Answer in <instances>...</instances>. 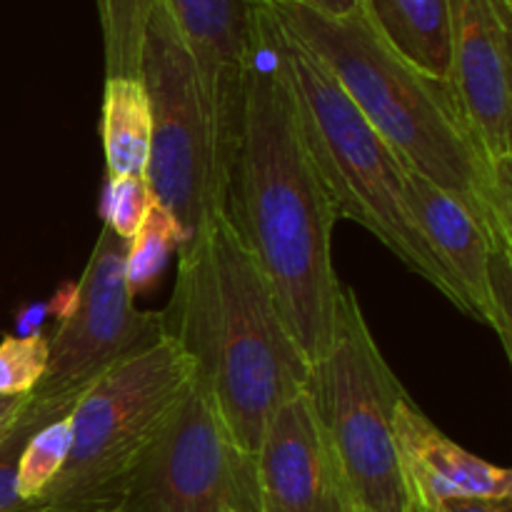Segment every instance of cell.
Here are the masks:
<instances>
[{"label": "cell", "mask_w": 512, "mask_h": 512, "mask_svg": "<svg viewBox=\"0 0 512 512\" xmlns=\"http://www.w3.org/2000/svg\"><path fill=\"white\" fill-rule=\"evenodd\" d=\"M223 218L263 273L308 363H318L333 343L343 298L333 265L340 218L305 143L278 18L263 3H253L248 80L225 170Z\"/></svg>", "instance_id": "obj_1"}, {"label": "cell", "mask_w": 512, "mask_h": 512, "mask_svg": "<svg viewBox=\"0 0 512 512\" xmlns=\"http://www.w3.org/2000/svg\"><path fill=\"white\" fill-rule=\"evenodd\" d=\"M140 80L150 100L143 180L155 203L180 225L185 248L223 215L225 168L193 58L165 0H155L145 23Z\"/></svg>", "instance_id": "obj_7"}, {"label": "cell", "mask_w": 512, "mask_h": 512, "mask_svg": "<svg viewBox=\"0 0 512 512\" xmlns=\"http://www.w3.org/2000/svg\"><path fill=\"white\" fill-rule=\"evenodd\" d=\"M270 8L335 75L405 168L463 200L493 250H512L510 163L485 153L450 85L405 63L375 33L363 8L348 18H328L298 3Z\"/></svg>", "instance_id": "obj_3"}, {"label": "cell", "mask_w": 512, "mask_h": 512, "mask_svg": "<svg viewBox=\"0 0 512 512\" xmlns=\"http://www.w3.org/2000/svg\"><path fill=\"white\" fill-rule=\"evenodd\" d=\"M70 443H73L70 413L50 420L30 435L18 463V495L25 503H33L48 488L50 480L63 470Z\"/></svg>", "instance_id": "obj_19"}, {"label": "cell", "mask_w": 512, "mask_h": 512, "mask_svg": "<svg viewBox=\"0 0 512 512\" xmlns=\"http://www.w3.org/2000/svg\"><path fill=\"white\" fill-rule=\"evenodd\" d=\"M5 403H8V400H0V413H3V408H5Z\"/></svg>", "instance_id": "obj_25"}, {"label": "cell", "mask_w": 512, "mask_h": 512, "mask_svg": "<svg viewBox=\"0 0 512 512\" xmlns=\"http://www.w3.org/2000/svg\"><path fill=\"white\" fill-rule=\"evenodd\" d=\"M48 338L40 333L0 340V400L30 395L48 368Z\"/></svg>", "instance_id": "obj_20"}, {"label": "cell", "mask_w": 512, "mask_h": 512, "mask_svg": "<svg viewBox=\"0 0 512 512\" xmlns=\"http://www.w3.org/2000/svg\"><path fill=\"white\" fill-rule=\"evenodd\" d=\"M128 240L100 230L83 278L48 340V368L33 390L40 403L73 408L108 370L165 338L160 313L135 308L125 278Z\"/></svg>", "instance_id": "obj_9"}, {"label": "cell", "mask_w": 512, "mask_h": 512, "mask_svg": "<svg viewBox=\"0 0 512 512\" xmlns=\"http://www.w3.org/2000/svg\"><path fill=\"white\" fill-rule=\"evenodd\" d=\"M450 78L460 113L495 163L512 160L510 30L503 0H448Z\"/></svg>", "instance_id": "obj_10"}, {"label": "cell", "mask_w": 512, "mask_h": 512, "mask_svg": "<svg viewBox=\"0 0 512 512\" xmlns=\"http://www.w3.org/2000/svg\"><path fill=\"white\" fill-rule=\"evenodd\" d=\"M100 138L108 178H143L150 150V100L143 80L105 78Z\"/></svg>", "instance_id": "obj_16"}, {"label": "cell", "mask_w": 512, "mask_h": 512, "mask_svg": "<svg viewBox=\"0 0 512 512\" xmlns=\"http://www.w3.org/2000/svg\"><path fill=\"white\" fill-rule=\"evenodd\" d=\"M408 208L425 243L458 285L470 318L493 328L488 288L493 245L468 205L420 175L408 173Z\"/></svg>", "instance_id": "obj_14"}, {"label": "cell", "mask_w": 512, "mask_h": 512, "mask_svg": "<svg viewBox=\"0 0 512 512\" xmlns=\"http://www.w3.org/2000/svg\"><path fill=\"white\" fill-rule=\"evenodd\" d=\"M385 45L428 78H450L448 0H360Z\"/></svg>", "instance_id": "obj_15"}, {"label": "cell", "mask_w": 512, "mask_h": 512, "mask_svg": "<svg viewBox=\"0 0 512 512\" xmlns=\"http://www.w3.org/2000/svg\"><path fill=\"white\" fill-rule=\"evenodd\" d=\"M150 205H153V195L143 178H135V175L108 178L103 200V228H108L118 238L130 240L143 225Z\"/></svg>", "instance_id": "obj_21"}, {"label": "cell", "mask_w": 512, "mask_h": 512, "mask_svg": "<svg viewBox=\"0 0 512 512\" xmlns=\"http://www.w3.org/2000/svg\"><path fill=\"white\" fill-rule=\"evenodd\" d=\"M255 468L260 512H358L308 390L270 415Z\"/></svg>", "instance_id": "obj_11"}, {"label": "cell", "mask_w": 512, "mask_h": 512, "mask_svg": "<svg viewBox=\"0 0 512 512\" xmlns=\"http://www.w3.org/2000/svg\"><path fill=\"white\" fill-rule=\"evenodd\" d=\"M170 18L193 58L200 90L213 120L220 160L228 170L230 150L243 110L250 65L248 0H165Z\"/></svg>", "instance_id": "obj_12"}, {"label": "cell", "mask_w": 512, "mask_h": 512, "mask_svg": "<svg viewBox=\"0 0 512 512\" xmlns=\"http://www.w3.org/2000/svg\"><path fill=\"white\" fill-rule=\"evenodd\" d=\"M273 3H298L328 18H348L360 10V0H273Z\"/></svg>", "instance_id": "obj_23"}, {"label": "cell", "mask_w": 512, "mask_h": 512, "mask_svg": "<svg viewBox=\"0 0 512 512\" xmlns=\"http://www.w3.org/2000/svg\"><path fill=\"white\" fill-rule=\"evenodd\" d=\"M190 383V363L170 338L95 380L70 410L68 460L30 512L118 510L135 465Z\"/></svg>", "instance_id": "obj_5"}, {"label": "cell", "mask_w": 512, "mask_h": 512, "mask_svg": "<svg viewBox=\"0 0 512 512\" xmlns=\"http://www.w3.org/2000/svg\"><path fill=\"white\" fill-rule=\"evenodd\" d=\"M178 255L173 298L160 310L163 333L233 443L255 455L270 415L308 390L310 363L223 215Z\"/></svg>", "instance_id": "obj_2"}, {"label": "cell", "mask_w": 512, "mask_h": 512, "mask_svg": "<svg viewBox=\"0 0 512 512\" xmlns=\"http://www.w3.org/2000/svg\"><path fill=\"white\" fill-rule=\"evenodd\" d=\"M110 512H118V510H110Z\"/></svg>", "instance_id": "obj_27"}, {"label": "cell", "mask_w": 512, "mask_h": 512, "mask_svg": "<svg viewBox=\"0 0 512 512\" xmlns=\"http://www.w3.org/2000/svg\"><path fill=\"white\" fill-rule=\"evenodd\" d=\"M70 410L40 403L33 393L5 403L0 413V512H30V503L18 495L20 453L35 430Z\"/></svg>", "instance_id": "obj_17"}, {"label": "cell", "mask_w": 512, "mask_h": 512, "mask_svg": "<svg viewBox=\"0 0 512 512\" xmlns=\"http://www.w3.org/2000/svg\"><path fill=\"white\" fill-rule=\"evenodd\" d=\"M308 395L358 512H410L393 435L395 408L408 393L380 353L353 288H343L333 343L310 365Z\"/></svg>", "instance_id": "obj_6"}, {"label": "cell", "mask_w": 512, "mask_h": 512, "mask_svg": "<svg viewBox=\"0 0 512 512\" xmlns=\"http://www.w3.org/2000/svg\"><path fill=\"white\" fill-rule=\"evenodd\" d=\"M410 512H512L508 498H445L433 503H410Z\"/></svg>", "instance_id": "obj_22"}, {"label": "cell", "mask_w": 512, "mask_h": 512, "mask_svg": "<svg viewBox=\"0 0 512 512\" xmlns=\"http://www.w3.org/2000/svg\"><path fill=\"white\" fill-rule=\"evenodd\" d=\"M395 448L410 503L445 498H508L512 473L448 438L428 415L405 395L395 408Z\"/></svg>", "instance_id": "obj_13"}, {"label": "cell", "mask_w": 512, "mask_h": 512, "mask_svg": "<svg viewBox=\"0 0 512 512\" xmlns=\"http://www.w3.org/2000/svg\"><path fill=\"white\" fill-rule=\"evenodd\" d=\"M278 40L305 143L338 218L353 220L373 233L413 273L468 313L458 285L425 243L410 213V170L355 108L318 55L305 48L280 18Z\"/></svg>", "instance_id": "obj_4"}, {"label": "cell", "mask_w": 512, "mask_h": 512, "mask_svg": "<svg viewBox=\"0 0 512 512\" xmlns=\"http://www.w3.org/2000/svg\"><path fill=\"white\" fill-rule=\"evenodd\" d=\"M248 3H263V5H270L273 0H248Z\"/></svg>", "instance_id": "obj_24"}, {"label": "cell", "mask_w": 512, "mask_h": 512, "mask_svg": "<svg viewBox=\"0 0 512 512\" xmlns=\"http://www.w3.org/2000/svg\"><path fill=\"white\" fill-rule=\"evenodd\" d=\"M118 512H260L255 455L193 383L135 465Z\"/></svg>", "instance_id": "obj_8"}, {"label": "cell", "mask_w": 512, "mask_h": 512, "mask_svg": "<svg viewBox=\"0 0 512 512\" xmlns=\"http://www.w3.org/2000/svg\"><path fill=\"white\" fill-rule=\"evenodd\" d=\"M503 3H508V5H512V0H503Z\"/></svg>", "instance_id": "obj_26"}, {"label": "cell", "mask_w": 512, "mask_h": 512, "mask_svg": "<svg viewBox=\"0 0 512 512\" xmlns=\"http://www.w3.org/2000/svg\"><path fill=\"white\" fill-rule=\"evenodd\" d=\"M180 245H183L180 225L163 205L153 200L143 225L128 240V250H125V278H128L130 293L138 295L150 288V283L163 270L168 255L180 250Z\"/></svg>", "instance_id": "obj_18"}]
</instances>
